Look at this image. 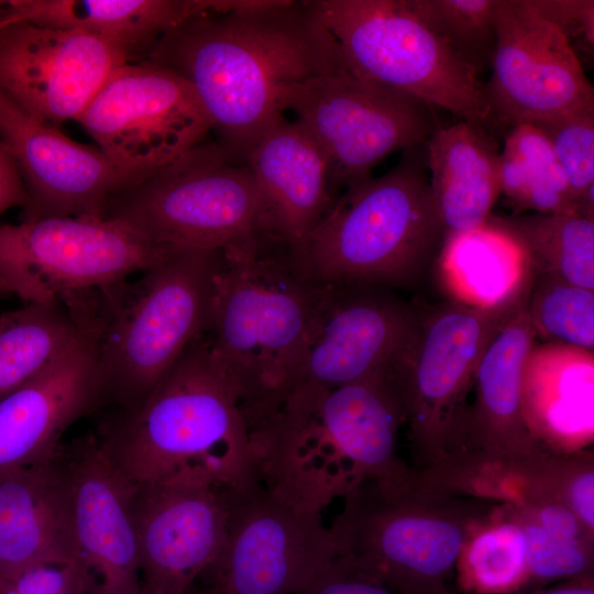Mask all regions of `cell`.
<instances>
[{"instance_id": "1", "label": "cell", "mask_w": 594, "mask_h": 594, "mask_svg": "<svg viewBox=\"0 0 594 594\" xmlns=\"http://www.w3.org/2000/svg\"><path fill=\"white\" fill-rule=\"evenodd\" d=\"M145 59L190 85L217 143L238 163L284 118L292 85L348 68L307 1L290 0H248L238 11L190 18L166 32Z\"/></svg>"}, {"instance_id": "2", "label": "cell", "mask_w": 594, "mask_h": 594, "mask_svg": "<svg viewBox=\"0 0 594 594\" xmlns=\"http://www.w3.org/2000/svg\"><path fill=\"white\" fill-rule=\"evenodd\" d=\"M131 484L183 482L246 491L258 482L250 427L234 386L199 336L143 404L96 435Z\"/></svg>"}, {"instance_id": "3", "label": "cell", "mask_w": 594, "mask_h": 594, "mask_svg": "<svg viewBox=\"0 0 594 594\" xmlns=\"http://www.w3.org/2000/svg\"><path fill=\"white\" fill-rule=\"evenodd\" d=\"M322 289L284 245L221 251L204 334L249 427L285 399Z\"/></svg>"}, {"instance_id": "4", "label": "cell", "mask_w": 594, "mask_h": 594, "mask_svg": "<svg viewBox=\"0 0 594 594\" xmlns=\"http://www.w3.org/2000/svg\"><path fill=\"white\" fill-rule=\"evenodd\" d=\"M221 251H174L82 304L95 336L99 406L138 409L208 323Z\"/></svg>"}, {"instance_id": "5", "label": "cell", "mask_w": 594, "mask_h": 594, "mask_svg": "<svg viewBox=\"0 0 594 594\" xmlns=\"http://www.w3.org/2000/svg\"><path fill=\"white\" fill-rule=\"evenodd\" d=\"M422 145L404 150L389 172L337 197L298 258L312 279L321 285L404 287L439 256L444 233Z\"/></svg>"}, {"instance_id": "6", "label": "cell", "mask_w": 594, "mask_h": 594, "mask_svg": "<svg viewBox=\"0 0 594 594\" xmlns=\"http://www.w3.org/2000/svg\"><path fill=\"white\" fill-rule=\"evenodd\" d=\"M170 251L249 250L275 242L246 163L216 142L193 147L110 202L106 217Z\"/></svg>"}, {"instance_id": "7", "label": "cell", "mask_w": 594, "mask_h": 594, "mask_svg": "<svg viewBox=\"0 0 594 594\" xmlns=\"http://www.w3.org/2000/svg\"><path fill=\"white\" fill-rule=\"evenodd\" d=\"M311 12L336 38L348 68L443 108L481 128L495 125L484 84L408 0H315Z\"/></svg>"}, {"instance_id": "8", "label": "cell", "mask_w": 594, "mask_h": 594, "mask_svg": "<svg viewBox=\"0 0 594 594\" xmlns=\"http://www.w3.org/2000/svg\"><path fill=\"white\" fill-rule=\"evenodd\" d=\"M172 252L107 218L0 223V298L64 302L142 273Z\"/></svg>"}, {"instance_id": "9", "label": "cell", "mask_w": 594, "mask_h": 594, "mask_svg": "<svg viewBox=\"0 0 594 594\" xmlns=\"http://www.w3.org/2000/svg\"><path fill=\"white\" fill-rule=\"evenodd\" d=\"M283 102L324 152L336 199L371 178L387 155L425 144L439 128L431 105L349 68L292 85Z\"/></svg>"}, {"instance_id": "10", "label": "cell", "mask_w": 594, "mask_h": 594, "mask_svg": "<svg viewBox=\"0 0 594 594\" xmlns=\"http://www.w3.org/2000/svg\"><path fill=\"white\" fill-rule=\"evenodd\" d=\"M337 556L397 594H451L446 586L463 543L461 528L420 516L405 502L400 475L360 483L330 526Z\"/></svg>"}, {"instance_id": "11", "label": "cell", "mask_w": 594, "mask_h": 594, "mask_svg": "<svg viewBox=\"0 0 594 594\" xmlns=\"http://www.w3.org/2000/svg\"><path fill=\"white\" fill-rule=\"evenodd\" d=\"M77 122L117 168L138 179L199 145L212 130L190 85L145 58L118 67Z\"/></svg>"}, {"instance_id": "12", "label": "cell", "mask_w": 594, "mask_h": 594, "mask_svg": "<svg viewBox=\"0 0 594 594\" xmlns=\"http://www.w3.org/2000/svg\"><path fill=\"white\" fill-rule=\"evenodd\" d=\"M227 493L224 540L199 579L209 594H294L337 556L321 514L298 510L260 483Z\"/></svg>"}, {"instance_id": "13", "label": "cell", "mask_w": 594, "mask_h": 594, "mask_svg": "<svg viewBox=\"0 0 594 594\" xmlns=\"http://www.w3.org/2000/svg\"><path fill=\"white\" fill-rule=\"evenodd\" d=\"M485 100L495 124H537L594 111V88L560 31L528 0H498Z\"/></svg>"}, {"instance_id": "14", "label": "cell", "mask_w": 594, "mask_h": 594, "mask_svg": "<svg viewBox=\"0 0 594 594\" xmlns=\"http://www.w3.org/2000/svg\"><path fill=\"white\" fill-rule=\"evenodd\" d=\"M421 314L391 289L323 285L287 395L333 389L391 366Z\"/></svg>"}, {"instance_id": "15", "label": "cell", "mask_w": 594, "mask_h": 594, "mask_svg": "<svg viewBox=\"0 0 594 594\" xmlns=\"http://www.w3.org/2000/svg\"><path fill=\"white\" fill-rule=\"evenodd\" d=\"M529 284L492 306L450 300L422 311L410 342L388 367L415 435H440L446 411L474 378L484 351Z\"/></svg>"}, {"instance_id": "16", "label": "cell", "mask_w": 594, "mask_h": 594, "mask_svg": "<svg viewBox=\"0 0 594 594\" xmlns=\"http://www.w3.org/2000/svg\"><path fill=\"white\" fill-rule=\"evenodd\" d=\"M128 62L121 50L80 30L14 22L0 31V91L55 125L77 121L109 76Z\"/></svg>"}, {"instance_id": "17", "label": "cell", "mask_w": 594, "mask_h": 594, "mask_svg": "<svg viewBox=\"0 0 594 594\" xmlns=\"http://www.w3.org/2000/svg\"><path fill=\"white\" fill-rule=\"evenodd\" d=\"M0 142L25 189L23 220L105 218L112 199L140 180L117 168L99 148L73 141L1 91Z\"/></svg>"}, {"instance_id": "18", "label": "cell", "mask_w": 594, "mask_h": 594, "mask_svg": "<svg viewBox=\"0 0 594 594\" xmlns=\"http://www.w3.org/2000/svg\"><path fill=\"white\" fill-rule=\"evenodd\" d=\"M131 515L141 594H188L218 556L227 490L206 484H132Z\"/></svg>"}, {"instance_id": "19", "label": "cell", "mask_w": 594, "mask_h": 594, "mask_svg": "<svg viewBox=\"0 0 594 594\" xmlns=\"http://www.w3.org/2000/svg\"><path fill=\"white\" fill-rule=\"evenodd\" d=\"M58 454L78 553L100 594H141L132 484L106 458L95 433L62 443Z\"/></svg>"}, {"instance_id": "20", "label": "cell", "mask_w": 594, "mask_h": 594, "mask_svg": "<svg viewBox=\"0 0 594 594\" xmlns=\"http://www.w3.org/2000/svg\"><path fill=\"white\" fill-rule=\"evenodd\" d=\"M96 340L82 332L41 372L0 399V473L52 459L62 436L99 407Z\"/></svg>"}, {"instance_id": "21", "label": "cell", "mask_w": 594, "mask_h": 594, "mask_svg": "<svg viewBox=\"0 0 594 594\" xmlns=\"http://www.w3.org/2000/svg\"><path fill=\"white\" fill-rule=\"evenodd\" d=\"M263 195L272 239L298 260L336 198L324 152L299 121L283 118L245 161Z\"/></svg>"}, {"instance_id": "22", "label": "cell", "mask_w": 594, "mask_h": 594, "mask_svg": "<svg viewBox=\"0 0 594 594\" xmlns=\"http://www.w3.org/2000/svg\"><path fill=\"white\" fill-rule=\"evenodd\" d=\"M58 451L0 473V582L36 565L81 560Z\"/></svg>"}, {"instance_id": "23", "label": "cell", "mask_w": 594, "mask_h": 594, "mask_svg": "<svg viewBox=\"0 0 594 594\" xmlns=\"http://www.w3.org/2000/svg\"><path fill=\"white\" fill-rule=\"evenodd\" d=\"M213 12V0H9L0 18L9 23L80 30L144 59L160 38L182 22Z\"/></svg>"}, {"instance_id": "24", "label": "cell", "mask_w": 594, "mask_h": 594, "mask_svg": "<svg viewBox=\"0 0 594 594\" xmlns=\"http://www.w3.org/2000/svg\"><path fill=\"white\" fill-rule=\"evenodd\" d=\"M425 150L444 239L482 227L501 196L499 153L483 128L464 120L438 128Z\"/></svg>"}, {"instance_id": "25", "label": "cell", "mask_w": 594, "mask_h": 594, "mask_svg": "<svg viewBox=\"0 0 594 594\" xmlns=\"http://www.w3.org/2000/svg\"><path fill=\"white\" fill-rule=\"evenodd\" d=\"M438 257L453 300L473 306L503 301L522 290L532 275L521 248L488 219L477 229L446 238Z\"/></svg>"}, {"instance_id": "26", "label": "cell", "mask_w": 594, "mask_h": 594, "mask_svg": "<svg viewBox=\"0 0 594 594\" xmlns=\"http://www.w3.org/2000/svg\"><path fill=\"white\" fill-rule=\"evenodd\" d=\"M527 298L528 293L493 337L473 378L476 384L474 422L491 440L518 441L525 437L522 377L537 338Z\"/></svg>"}, {"instance_id": "27", "label": "cell", "mask_w": 594, "mask_h": 594, "mask_svg": "<svg viewBox=\"0 0 594 594\" xmlns=\"http://www.w3.org/2000/svg\"><path fill=\"white\" fill-rule=\"evenodd\" d=\"M488 221L515 240L535 272L594 290V217L525 212Z\"/></svg>"}, {"instance_id": "28", "label": "cell", "mask_w": 594, "mask_h": 594, "mask_svg": "<svg viewBox=\"0 0 594 594\" xmlns=\"http://www.w3.org/2000/svg\"><path fill=\"white\" fill-rule=\"evenodd\" d=\"M84 330L63 302L0 315V399L41 372Z\"/></svg>"}, {"instance_id": "29", "label": "cell", "mask_w": 594, "mask_h": 594, "mask_svg": "<svg viewBox=\"0 0 594 594\" xmlns=\"http://www.w3.org/2000/svg\"><path fill=\"white\" fill-rule=\"evenodd\" d=\"M499 180L515 213H579L548 139L532 124L510 127L499 153Z\"/></svg>"}, {"instance_id": "30", "label": "cell", "mask_w": 594, "mask_h": 594, "mask_svg": "<svg viewBox=\"0 0 594 594\" xmlns=\"http://www.w3.org/2000/svg\"><path fill=\"white\" fill-rule=\"evenodd\" d=\"M530 355L551 381L544 420L558 435H587L593 429V352L544 343Z\"/></svg>"}, {"instance_id": "31", "label": "cell", "mask_w": 594, "mask_h": 594, "mask_svg": "<svg viewBox=\"0 0 594 594\" xmlns=\"http://www.w3.org/2000/svg\"><path fill=\"white\" fill-rule=\"evenodd\" d=\"M411 9L477 77L491 68L498 0H408Z\"/></svg>"}, {"instance_id": "32", "label": "cell", "mask_w": 594, "mask_h": 594, "mask_svg": "<svg viewBox=\"0 0 594 594\" xmlns=\"http://www.w3.org/2000/svg\"><path fill=\"white\" fill-rule=\"evenodd\" d=\"M527 307L536 336L547 343L593 352L594 290L532 270Z\"/></svg>"}, {"instance_id": "33", "label": "cell", "mask_w": 594, "mask_h": 594, "mask_svg": "<svg viewBox=\"0 0 594 594\" xmlns=\"http://www.w3.org/2000/svg\"><path fill=\"white\" fill-rule=\"evenodd\" d=\"M548 139L579 213L594 217V111L532 124Z\"/></svg>"}, {"instance_id": "34", "label": "cell", "mask_w": 594, "mask_h": 594, "mask_svg": "<svg viewBox=\"0 0 594 594\" xmlns=\"http://www.w3.org/2000/svg\"><path fill=\"white\" fill-rule=\"evenodd\" d=\"M524 529L504 524L475 538L469 550L471 578L482 590L497 592L516 584L526 570Z\"/></svg>"}, {"instance_id": "35", "label": "cell", "mask_w": 594, "mask_h": 594, "mask_svg": "<svg viewBox=\"0 0 594 594\" xmlns=\"http://www.w3.org/2000/svg\"><path fill=\"white\" fill-rule=\"evenodd\" d=\"M0 594H100L96 576L82 560L30 568L0 582Z\"/></svg>"}, {"instance_id": "36", "label": "cell", "mask_w": 594, "mask_h": 594, "mask_svg": "<svg viewBox=\"0 0 594 594\" xmlns=\"http://www.w3.org/2000/svg\"><path fill=\"white\" fill-rule=\"evenodd\" d=\"M527 542L526 568L539 579H558L583 573L587 557L576 540L558 536L541 525L524 528Z\"/></svg>"}, {"instance_id": "37", "label": "cell", "mask_w": 594, "mask_h": 594, "mask_svg": "<svg viewBox=\"0 0 594 594\" xmlns=\"http://www.w3.org/2000/svg\"><path fill=\"white\" fill-rule=\"evenodd\" d=\"M534 10L564 36L581 65L593 59V0H528ZM584 68V67H583Z\"/></svg>"}, {"instance_id": "38", "label": "cell", "mask_w": 594, "mask_h": 594, "mask_svg": "<svg viewBox=\"0 0 594 594\" xmlns=\"http://www.w3.org/2000/svg\"><path fill=\"white\" fill-rule=\"evenodd\" d=\"M294 594H397L359 573L345 559L336 556L305 587Z\"/></svg>"}, {"instance_id": "39", "label": "cell", "mask_w": 594, "mask_h": 594, "mask_svg": "<svg viewBox=\"0 0 594 594\" xmlns=\"http://www.w3.org/2000/svg\"><path fill=\"white\" fill-rule=\"evenodd\" d=\"M25 202L26 194L21 176L0 142V215L10 208H23Z\"/></svg>"}, {"instance_id": "40", "label": "cell", "mask_w": 594, "mask_h": 594, "mask_svg": "<svg viewBox=\"0 0 594 594\" xmlns=\"http://www.w3.org/2000/svg\"><path fill=\"white\" fill-rule=\"evenodd\" d=\"M570 498L573 513L588 527H594V474H580L571 484Z\"/></svg>"}, {"instance_id": "41", "label": "cell", "mask_w": 594, "mask_h": 594, "mask_svg": "<svg viewBox=\"0 0 594 594\" xmlns=\"http://www.w3.org/2000/svg\"><path fill=\"white\" fill-rule=\"evenodd\" d=\"M540 524L547 530L570 540H576L579 521L576 515L561 506L548 505L540 512Z\"/></svg>"}, {"instance_id": "42", "label": "cell", "mask_w": 594, "mask_h": 594, "mask_svg": "<svg viewBox=\"0 0 594 594\" xmlns=\"http://www.w3.org/2000/svg\"><path fill=\"white\" fill-rule=\"evenodd\" d=\"M538 594H594V590L593 586L590 584L579 583L574 585L544 591Z\"/></svg>"}, {"instance_id": "43", "label": "cell", "mask_w": 594, "mask_h": 594, "mask_svg": "<svg viewBox=\"0 0 594 594\" xmlns=\"http://www.w3.org/2000/svg\"><path fill=\"white\" fill-rule=\"evenodd\" d=\"M188 594H205L204 590L197 583Z\"/></svg>"}, {"instance_id": "44", "label": "cell", "mask_w": 594, "mask_h": 594, "mask_svg": "<svg viewBox=\"0 0 594 594\" xmlns=\"http://www.w3.org/2000/svg\"><path fill=\"white\" fill-rule=\"evenodd\" d=\"M2 1H3V0H0V6H1ZM7 24H9V23H8L6 20H2V19L0 18V31H1Z\"/></svg>"}, {"instance_id": "45", "label": "cell", "mask_w": 594, "mask_h": 594, "mask_svg": "<svg viewBox=\"0 0 594 594\" xmlns=\"http://www.w3.org/2000/svg\"><path fill=\"white\" fill-rule=\"evenodd\" d=\"M204 591H205V590H204ZM205 594H209V593L205 591Z\"/></svg>"}]
</instances>
